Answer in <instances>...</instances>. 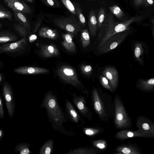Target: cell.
<instances>
[{"label": "cell", "instance_id": "cell-29", "mask_svg": "<svg viewBox=\"0 0 154 154\" xmlns=\"http://www.w3.org/2000/svg\"><path fill=\"white\" fill-rule=\"evenodd\" d=\"M137 133H135L131 131H120L116 133L115 137L120 139H124L129 137H132L136 136Z\"/></svg>", "mask_w": 154, "mask_h": 154}, {"label": "cell", "instance_id": "cell-16", "mask_svg": "<svg viewBox=\"0 0 154 154\" xmlns=\"http://www.w3.org/2000/svg\"><path fill=\"white\" fill-rule=\"evenodd\" d=\"M92 95L94 109L99 116L102 117L104 115V108L98 92L95 88L93 89Z\"/></svg>", "mask_w": 154, "mask_h": 154}, {"label": "cell", "instance_id": "cell-48", "mask_svg": "<svg viewBox=\"0 0 154 154\" xmlns=\"http://www.w3.org/2000/svg\"><path fill=\"white\" fill-rule=\"evenodd\" d=\"M26 1L29 2L30 3L32 2L33 0H24Z\"/></svg>", "mask_w": 154, "mask_h": 154}, {"label": "cell", "instance_id": "cell-12", "mask_svg": "<svg viewBox=\"0 0 154 154\" xmlns=\"http://www.w3.org/2000/svg\"><path fill=\"white\" fill-rule=\"evenodd\" d=\"M14 71L23 75L43 74L48 73L49 70L46 68L34 66H21L15 68Z\"/></svg>", "mask_w": 154, "mask_h": 154}, {"label": "cell", "instance_id": "cell-28", "mask_svg": "<svg viewBox=\"0 0 154 154\" xmlns=\"http://www.w3.org/2000/svg\"><path fill=\"white\" fill-rule=\"evenodd\" d=\"M69 154H95L96 152L95 150L84 148H80L72 149L68 153Z\"/></svg>", "mask_w": 154, "mask_h": 154}, {"label": "cell", "instance_id": "cell-33", "mask_svg": "<svg viewBox=\"0 0 154 154\" xmlns=\"http://www.w3.org/2000/svg\"><path fill=\"white\" fill-rule=\"evenodd\" d=\"M64 6L75 16H76L75 9L74 4L70 0H61Z\"/></svg>", "mask_w": 154, "mask_h": 154}, {"label": "cell", "instance_id": "cell-45", "mask_svg": "<svg viewBox=\"0 0 154 154\" xmlns=\"http://www.w3.org/2000/svg\"><path fill=\"white\" fill-rule=\"evenodd\" d=\"M4 135V131L3 129H0V141L3 139Z\"/></svg>", "mask_w": 154, "mask_h": 154}, {"label": "cell", "instance_id": "cell-26", "mask_svg": "<svg viewBox=\"0 0 154 154\" xmlns=\"http://www.w3.org/2000/svg\"><path fill=\"white\" fill-rule=\"evenodd\" d=\"M106 9L105 8L101 7L99 10L97 17L98 29H100L105 20L106 17Z\"/></svg>", "mask_w": 154, "mask_h": 154}, {"label": "cell", "instance_id": "cell-50", "mask_svg": "<svg viewBox=\"0 0 154 154\" xmlns=\"http://www.w3.org/2000/svg\"><path fill=\"white\" fill-rule=\"evenodd\" d=\"M88 0V1H95V0Z\"/></svg>", "mask_w": 154, "mask_h": 154}, {"label": "cell", "instance_id": "cell-36", "mask_svg": "<svg viewBox=\"0 0 154 154\" xmlns=\"http://www.w3.org/2000/svg\"><path fill=\"white\" fill-rule=\"evenodd\" d=\"M80 69L83 74L90 75L92 72V68L90 65L82 64L80 66Z\"/></svg>", "mask_w": 154, "mask_h": 154}, {"label": "cell", "instance_id": "cell-37", "mask_svg": "<svg viewBox=\"0 0 154 154\" xmlns=\"http://www.w3.org/2000/svg\"><path fill=\"white\" fill-rule=\"evenodd\" d=\"M119 153H123L125 154H129L134 153L133 151L131 148L125 146H121L118 147L116 149Z\"/></svg>", "mask_w": 154, "mask_h": 154}, {"label": "cell", "instance_id": "cell-15", "mask_svg": "<svg viewBox=\"0 0 154 154\" xmlns=\"http://www.w3.org/2000/svg\"><path fill=\"white\" fill-rule=\"evenodd\" d=\"M38 35L42 38L55 40L58 37L59 34L56 29L44 26L40 29L38 32Z\"/></svg>", "mask_w": 154, "mask_h": 154}, {"label": "cell", "instance_id": "cell-20", "mask_svg": "<svg viewBox=\"0 0 154 154\" xmlns=\"http://www.w3.org/2000/svg\"><path fill=\"white\" fill-rule=\"evenodd\" d=\"M65 105L68 114L74 122H78L79 120V117L72 104L69 101L66 100L65 101Z\"/></svg>", "mask_w": 154, "mask_h": 154}, {"label": "cell", "instance_id": "cell-49", "mask_svg": "<svg viewBox=\"0 0 154 154\" xmlns=\"http://www.w3.org/2000/svg\"><path fill=\"white\" fill-rule=\"evenodd\" d=\"M2 75L1 74H0V84H1V82L2 81Z\"/></svg>", "mask_w": 154, "mask_h": 154}, {"label": "cell", "instance_id": "cell-14", "mask_svg": "<svg viewBox=\"0 0 154 154\" xmlns=\"http://www.w3.org/2000/svg\"><path fill=\"white\" fill-rule=\"evenodd\" d=\"M88 26L91 36L94 37L96 35L98 27L95 13L93 9L91 10L89 13Z\"/></svg>", "mask_w": 154, "mask_h": 154}, {"label": "cell", "instance_id": "cell-41", "mask_svg": "<svg viewBox=\"0 0 154 154\" xmlns=\"http://www.w3.org/2000/svg\"><path fill=\"white\" fill-rule=\"evenodd\" d=\"M145 0H134V5L136 7L140 6L144 4Z\"/></svg>", "mask_w": 154, "mask_h": 154}, {"label": "cell", "instance_id": "cell-2", "mask_svg": "<svg viewBox=\"0 0 154 154\" xmlns=\"http://www.w3.org/2000/svg\"><path fill=\"white\" fill-rule=\"evenodd\" d=\"M47 112L49 121L53 128L59 131L65 120V115L58 103L56 96L50 91L45 95L40 106Z\"/></svg>", "mask_w": 154, "mask_h": 154}, {"label": "cell", "instance_id": "cell-25", "mask_svg": "<svg viewBox=\"0 0 154 154\" xmlns=\"http://www.w3.org/2000/svg\"><path fill=\"white\" fill-rule=\"evenodd\" d=\"M108 9L111 13L119 19H121L125 15L124 12L117 5L109 6Z\"/></svg>", "mask_w": 154, "mask_h": 154}, {"label": "cell", "instance_id": "cell-9", "mask_svg": "<svg viewBox=\"0 0 154 154\" xmlns=\"http://www.w3.org/2000/svg\"><path fill=\"white\" fill-rule=\"evenodd\" d=\"M5 3L12 10H16L24 14H30L32 13L31 8L26 4L20 0H3Z\"/></svg>", "mask_w": 154, "mask_h": 154}, {"label": "cell", "instance_id": "cell-23", "mask_svg": "<svg viewBox=\"0 0 154 154\" xmlns=\"http://www.w3.org/2000/svg\"><path fill=\"white\" fill-rule=\"evenodd\" d=\"M30 145L27 143L23 142L17 144L15 148V151L20 154H29L31 152L29 150Z\"/></svg>", "mask_w": 154, "mask_h": 154}, {"label": "cell", "instance_id": "cell-34", "mask_svg": "<svg viewBox=\"0 0 154 154\" xmlns=\"http://www.w3.org/2000/svg\"><path fill=\"white\" fill-rule=\"evenodd\" d=\"M45 5L53 8L60 7V4L57 0H40Z\"/></svg>", "mask_w": 154, "mask_h": 154}, {"label": "cell", "instance_id": "cell-4", "mask_svg": "<svg viewBox=\"0 0 154 154\" xmlns=\"http://www.w3.org/2000/svg\"><path fill=\"white\" fill-rule=\"evenodd\" d=\"M55 24L60 28L76 35L79 32H82L83 27L78 21L69 17H62L54 20Z\"/></svg>", "mask_w": 154, "mask_h": 154}, {"label": "cell", "instance_id": "cell-11", "mask_svg": "<svg viewBox=\"0 0 154 154\" xmlns=\"http://www.w3.org/2000/svg\"><path fill=\"white\" fill-rule=\"evenodd\" d=\"M39 53L41 56L45 58L56 57L59 54L58 48L54 44H41Z\"/></svg>", "mask_w": 154, "mask_h": 154}, {"label": "cell", "instance_id": "cell-42", "mask_svg": "<svg viewBox=\"0 0 154 154\" xmlns=\"http://www.w3.org/2000/svg\"><path fill=\"white\" fill-rule=\"evenodd\" d=\"M42 22V20L40 19L36 23L33 30V33H35L37 31L38 28L41 25Z\"/></svg>", "mask_w": 154, "mask_h": 154}, {"label": "cell", "instance_id": "cell-5", "mask_svg": "<svg viewBox=\"0 0 154 154\" xmlns=\"http://www.w3.org/2000/svg\"><path fill=\"white\" fill-rule=\"evenodd\" d=\"M2 91L9 116L12 118L14 112L15 102L14 95L9 84L6 83L3 85Z\"/></svg>", "mask_w": 154, "mask_h": 154}, {"label": "cell", "instance_id": "cell-30", "mask_svg": "<svg viewBox=\"0 0 154 154\" xmlns=\"http://www.w3.org/2000/svg\"><path fill=\"white\" fill-rule=\"evenodd\" d=\"M13 26L15 30L21 37L23 38L26 36L28 30L25 27L18 23L14 24Z\"/></svg>", "mask_w": 154, "mask_h": 154}, {"label": "cell", "instance_id": "cell-19", "mask_svg": "<svg viewBox=\"0 0 154 154\" xmlns=\"http://www.w3.org/2000/svg\"><path fill=\"white\" fill-rule=\"evenodd\" d=\"M54 140L49 139L45 141L41 147L39 151L40 154H50L54 149Z\"/></svg>", "mask_w": 154, "mask_h": 154}, {"label": "cell", "instance_id": "cell-21", "mask_svg": "<svg viewBox=\"0 0 154 154\" xmlns=\"http://www.w3.org/2000/svg\"><path fill=\"white\" fill-rule=\"evenodd\" d=\"M73 4L75 9L76 16L79 23L82 27H85L86 25V19L81 8L76 2H74Z\"/></svg>", "mask_w": 154, "mask_h": 154}, {"label": "cell", "instance_id": "cell-38", "mask_svg": "<svg viewBox=\"0 0 154 154\" xmlns=\"http://www.w3.org/2000/svg\"><path fill=\"white\" fill-rule=\"evenodd\" d=\"M93 144L95 146L100 149H104L107 146L106 142L102 140L96 141L93 143Z\"/></svg>", "mask_w": 154, "mask_h": 154}, {"label": "cell", "instance_id": "cell-43", "mask_svg": "<svg viewBox=\"0 0 154 154\" xmlns=\"http://www.w3.org/2000/svg\"><path fill=\"white\" fill-rule=\"evenodd\" d=\"M141 126L142 129L145 131H149L150 128L149 125L146 122H144L143 123Z\"/></svg>", "mask_w": 154, "mask_h": 154}, {"label": "cell", "instance_id": "cell-22", "mask_svg": "<svg viewBox=\"0 0 154 154\" xmlns=\"http://www.w3.org/2000/svg\"><path fill=\"white\" fill-rule=\"evenodd\" d=\"M74 102L81 112L85 114L87 111V108L84 98L82 97H75L74 99Z\"/></svg>", "mask_w": 154, "mask_h": 154}, {"label": "cell", "instance_id": "cell-35", "mask_svg": "<svg viewBox=\"0 0 154 154\" xmlns=\"http://www.w3.org/2000/svg\"><path fill=\"white\" fill-rule=\"evenodd\" d=\"M100 81L102 86L105 88L112 91L113 90L110 86L108 80L105 76L100 75Z\"/></svg>", "mask_w": 154, "mask_h": 154}, {"label": "cell", "instance_id": "cell-32", "mask_svg": "<svg viewBox=\"0 0 154 154\" xmlns=\"http://www.w3.org/2000/svg\"><path fill=\"white\" fill-rule=\"evenodd\" d=\"M12 14L10 11L3 6L0 5V18H7L9 20L12 19Z\"/></svg>", "mask_w": 154, "mask_h": 154}, {"label": "cell", "instance_id": "cell-10", "mask_svg": "<svg viewBox=\"0 0 154 154\" xmlns=\"http://www.w3.org/2000/svg\"><path fill=\"white\" fill-rule=\"evenodd\" d=\"M102 73L109 81L113 90H115L117 86L119 79L117 69L113 67H107L104 69Z\"/></svg>", "mask_w": 154, "mask_h": 154}, {"label": "cell", "instance_id": "cell-7", "mask_svg": "<svg viewBox=\"0 0 154 154\" xmlns=\"http://www.w3.org/2000/svg\"><path fill=\"white\" fill-rule=\"evenodd\" d=\"M115 123L116 127L119 128L126 126L128 123V118L123 106L118 97L115 100Z\"/></svg>", "mask_w": 154, "mask_h": 154}, {"label": "cell", "instance_id": "cell-3", "mask_svg": "<svg viewBox=\"0 0 154 154\" xmlns=\"http://www.w3.org/2000/svg\"><path fill=\"white\" fill-rule=\"evenodd\" d=\"M57 74L58 77L67 83L76 87L81 85L75 70L70 66L63 65L60 66L57 69Z\"/></svg>", "mask_w": 154, "mask_h": 154}, {"label": "cell", "instance_id": "cell-13", "mask_svg": "<svg viewBox=\"0 0 154 154\" xmlns=\"http://www.w3.org/2000/svg\"><path fill=\"white\" fill-rule=\"evenodd\" d=\"M74 35L69 32L62 34L63 40L62 42V45L67 51L70 52H74L76 51V46L72 40Z\"/></svg>", "mask_w": 154, "mask_h": 154}, {"label": "cell", "instance_id": "cell-1", "mask_svg": "<svg viewBox=\"0 0 154 154\" xmlns=\"http://www.w3.org/2000/svg\"><path fill=\"white\" fill-rule=\"evenodd\" d=\"M143 19L142 16H136L123 22H118L116 21L111 14H107L98 34V38L100 39L97 46V50L98 51L110 38L118 33L128 30L129 26L131 24L139 22Z\"/></svg>", "mask_w": 154, "mask_h": 154}, {"label": "cell", "instance_id": "cell-17", "mask_svg": "<svg viewBox=\"0 0 154 154\" xmlns=\"http://www.w3.org/2000/svg\"><path fill=\"white\" fill-rule=\"evenodd\" d=\"M12 11L15 20L19 23L25 27L28 31H30L31 29L30 23L25 14L16 10H12Z\"/></svg>", "mask_w": 154, "mask_h": 154}, {"label": "cell", "instance_id": "cell-47", "mask_svg": "<svg viewBox=\"0 0 154 154\" xmlns=\"http://www.w3.org/2000/svg\"><path fill=\"white\" fill-rule=\"evenodd\" d=\"M152 24V30L153 33L154 34V18L152 19L151 20Z\"/></svg>", "mask_w": 154, "mask_h": 154}, {"label": "cell", "instance_id": "cell-6", "mask_svg": "<svg viewBox=\"0 0 154 154\" xmlns=\"http://www.w3.org/2000/svg\"><path fill=\"white\" fill-rule=\"evenodd\" d=\"M126 31L118 33L110 38L98 51L99 53L100 54L107 53L116 48L128 35L129 32Z\"/></svg>", "mask_w": 154, "mask_h": 154}, {"label": "cell", "instance_id": "cell-8", "mask_svg": "<svg viewBox=\"0 0 154 154\" xmlns=\"http://www.w3.org/2000/svg\"><path fill=\"white\" fill-rule=\"evenodd\" d=\"M26 37L16 42L4 44L0 47L1 53L22 51L25 49L27 45Z\"/></svg>", "mask_w": 154, "mask_h": 154}, {"label": "cell", "instance_id": "cell-24", "mask_svg": "<svg viewBox=\"0 0 154 154\" xmlns=\"http://www.w3.org/2000/svg\"><path fill=\"white\" fill-rule=\"evenodd\" d=\"M81 39L82 47H87L90 43V38L89 32L87 28H84L81 32Z\"/></svg>", "mask_w": 154, "mask_h": 154}, {"label": "cell", "instance_id": "cell-46", "mask_svg": "<svg viewBox=\"0 0 154 154\" xmlns=\"http://www.w3.org/2000/svg\"><path fill=\"white\" fill-rule=\"evenodd\" d=\"M35 36V35H31L29 38V40L31 42L35 40L36 38V37L33 38Z\"/></svg>", "mask_w": 154, "mask_h": 154}, {"label": "cell", "instance_id": "cell-31", "mask_svg": "<svg viewBox=\"0 0 154 154\" xmlns=\"http://www.w3.org/2000/svg\"><path fill=\"white\" fill-rule=\"evenodd\" d=\"M143 53V50L142 45L139 43H137L135 45L134 50V55L136 59L140 62L142 63L140 57Z\"/></svg>", "mask_w": 154, "mask_h": 154}, {"label": "cell", "instance_id": "cell-27", "mask_svg": "<svg viewBox=\"0 0 154 154\" xmlns=\"http://www.w3.org/2000/svg\"><path fill=\"white\" fill-rule=\"evenodd\" d=\"M140 85L141 88L145 90L152 89L154 87V78L146 80L140 81Z\"/></svg>", "mask_w": 154, "mask_h": 154}, {"label": "cell", "instance_id": "cell-40", "mask_svg": "<svg viewBox=\"0 0 154 154\" xmlns=\"http://www.w3.org/2000/svg\"><path fill=\"white\" fill-rule=\"evenodd\" d=\"M4 105L3 99L0 95V117L3 119L5 116V112L4 109Z\"/></svg>", "mask_w": 154, "mask_h": 154}, {"label": "cell", "instance_id": "cell-18", "mask_svg": "<svg viewBox=\"0 0 154 154\" xmlns=\"http://www.w3.org/2000/svg\"><path fill=\"white\" fill-rule=\"evenodd\" d=\"M17 38L16 35L8 31H2L0 33V43L15 41Z\"/></svg>", "mask_w": 154, "mask_h": 154}, {"label": "cell", "instance_id": "cell-39", "mask_svg": "<svg viewBox=\"0 0 154 154\" xmlns=\"http://www.w3.org/2000/svg\"><path fill=\"white\" fill-rule=\"evenodd\" d=\"M84 131L87 135L92 136L97 133L99 131L97 129L93 128H85L84 129Z\"/></svg>", "mask_w": 154, "mask_h": 154}, {"label": "cell", "instance_id": "cell-44", "mask_svg": "<svg viewBox=\"0 0 154 154\" xmlns=\"http://www.w3.org/2000/svg\"><path fill=\"white\" fill-rule=\"evenodd\" d=\"M154 3L153 0H145L144 3L145 5H152Z\"/></svg>", "mask_w": 154, "mask_h": 154}]
</instances>
